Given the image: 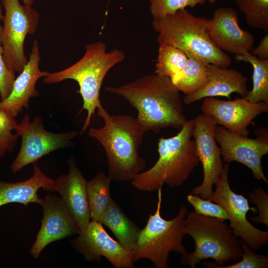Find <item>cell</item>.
<instances>
[{
	"label": "cell",
	"mask_w": 268,
	"mask_h": 268,
	"mask_svg": "<svg viewBox=\"0 0 268 268\" xmlns=\"http://www.w3.org/2000/svg\"><path fill=\"white\" fill-rule=\"evenodd\" d=\"M229 170V163H225L215 190L208 200L225 209L234 234L251 249L258 251L268 244V232L255 227L248 220L247 212L251 210L256 214L257 209L250 207L248 200L242 194L231 190L228 181Z\"/></svg>",
	"instance_id": "9c48e42d"
},
{
	"label": "cell",
	"mask_w": 268,
	"mask_h": 268,
	"mask_svg": "<svg viewBox=\"0 0 268 268\" xmlns=\"http://www.w3.org/2000/svg\"><path fill=\"white\" fill-rule=\"evenodd\" d=\"M238 15L231 7L216 9L209 21V33L213 42L222 51L235 56L250 52L255 38L238 24Z\"/></svg>",
	"instance_id": "2e32d148"
},
{
	"label": "cell",
	"mask_w": 268,
	"mask_h": 268,
	"mask_svg": "<svg viewBox=\"0 0 268 268\" xmlns=\"http://www.w3.org/2000/svg\"><path fill=\"white\" fill-rule=\"evenodd\" d=\"M183 226L186 235L194 240L195 250L182 255V265L196 268L202 260L212 259L214 262L202 264L206 268H219L241 258L242 241L224 220L193 211L187 214Z\"/></svg>",
	"instance_id": "277c9868"
},
{
	"label": "cell",
	"mask_w": 268,
	"mask_h": 268,
	"mask_svg": "<svg viewBox=\"0 0 268 268\" xmlns=\"http://www.w3.org/2000/svg\"><path fill=\"white\" fill-rule=\"evenodd\" d=\"M16 78L15 73L7 67L3 57V51L0 42V96L3 100L11 92Z\"/></svg>",
	"instance_id": "1f68e13d"
},
{
	"label": "cell",
	"mask_w": 268,
	"mask_h": 268,
	"mask_svg": "<svg viewBox=\"0 0 268 268\" xmlns=\"http://www.w3.org/2000/svg\"><path fill=\"white\" fill-rule=\"evenodd\" d=\"M194 121L193 138L202 164L203 178L201 184L194 187L191 194L208 200L213 194V185L219 180L224 165L220 148L214 138L217 125L210 117L203 114L198 115Z\"/></svg>",
	"instance_id": "7c38bea8"
},
{
	"label": "cell",
	"mask_w": 268,
	"mask_h": 268,
	"mask_svg": "<svg viewBox=\"0 0 268 268\" xmlns=\"http://www.w3.org/2000/svg\"><path fill=\"white\" fill-rule=\"evenodd\" d=\"M40 59L38 42L34 40L29 60L15 78L9 95L0 101V110L6 111L16 117L23 108L28 109L31 97L39 96V93L35 88L36 83L39 78L46 76L49 73L40 69Z\"/></svg>",
	"instance_id": "ac0fdd59"
},
{
	"label": "cell",
	"mask_w": 268,
	"mask_h": 268,
	"mask_svg": "<svg viewBox=\"0 0 268 268\" xmlns=\"http://www.w3.org/2000/svg\"><path fill=\"white\" fill-rule=\"evenodd\" d=\"M205 0H150V10L153 20L175 14L187 7L203 4Z\"/></svg>",
	"instance_id": "83f0119b"
},
{
	"label": "cell",
	"mask_w": 268,
	"mask_h": 268,
	"mask_svg": "<svg viewBox=\"0 0 268 268\" xmlns=\"http://www.w3.org/2000/svg\"><path fill=\"white\" fill-rule=\"evenodd\" d=\"M97 109L104 125L98 128H91L88 134L105 150L108 175L115 181L132 180L146 166L138 150L146 131L131 115L110 114L101 103Z\"/></svg>",
	"instance_id": "7a4b0ae2"
},
{
	"label": "cell",
	"mask_w": 268,
	"mask_h": 268,
	"mask_svg": "<svg viewBox=\"0 0 268 268\" xmlns=\"http://www.w3.org/2000/svg\"><path fill=\"white\" fill-rule=\"evenodd\" d=\"M101 223L112 231L125 249L131 252L134 249L141 229L124 213L113 199Z\"/></svg>",
	"instance_id": "44dd1931"
},
{
	"label": "cell",
	"mask_w": 268,
	"mask_h": 268,
	"mask_svg": "<svg viewBox=\"0 0 268 268\" xmlns=\"http://www.w3.org/2000/svg\"><path fill=\"white\" fill-rule=\"evenodd\" d=\"M71 244L89 262L100 261L103 257L115 268L134 267L132 252L113 239L100 222L91 220Z\"/></svg>",
	"instance_id": "5bb4252c"
},
{
	"label": "cell",
	"mask_w": 268,
	"mask_h": 268,
	"mask_svg": "<svg viewBox=\"0 0 268 268\" xmlns=\"http://www.w3.org/2000/svg\"><path fill=\"white\" fill-rule=\"evenodd\" d=\"M105 42L99 41L86 46L83 56L76 63L63 70L49 72L43 81L46 84L57 83L66 79H73L78 84L79 93L83 100L80 111H87V116L81 133L89 127L95 110L101 103L100 91L107 72L116 65L123 62L125 56L119 49L107 52Z\"/></svg>",
	"instance_id": "8992f818"
},
{
	"label": "cell",
	"mask_w": 268,
	"mask_h": 268,
	"mask_svg": "<svg viewBox=\"0 0 268 268\" xmlns=\"http://www.w3.org/2000/svg\"><path fill=\"white\" fill-rule=\"evenodd\" d=\"M209 19L196 16L185 8L175 14L153 20L152 27L158 33L159 45L176 47L186 55H192L205 64L227 67L231 59L211 39L209 33Z\"/></svg>",
	"instance_id": "5b68a950"
},
{
	"label": "cell",
	"mask_w": 268,
	"mask_h": 268,
	"mask_svg": "<svg viewBox=\"0 0 268 268\" xmlns=\"http://www.w3.org/2000/svg\"><path fill=\"white\" fill-rule=\"evenodd\" d=\"M245 15L247 24L252 27L268 31V0H234Z\"/></svg>",
	"instance_id": "484cf974"
},
{
	"label": "cell",
	"mask_w": 268,
	"mask_h": 268,
	"mask_svg": "<svg viewBox=\"0 0 268 268\" xmlns=\"http://www.w3.org/2000/svg\"><path fill=\"white\" fill-rule=\"evenodd\" d=\"M2 18H3V15L2 14L1 4L0 3V33L1 32V30L2 28V26L0 24V21L2 19Z\"/></svg>",
	"instance_id": "e575fe53"
},
{
	"label": "cell",
	"mask_w": 268,
	"mask_h": 268,
	"mask_svg": "<svg viewBox=\"0 0 268 268\" xmlns=\"http://www.w3.org/2000/svg\"><path fill=\"white\" fill-rule=\"evenodd\" d=\"M158 201L155 212L149 215L144 228L140 230L136 245L132 251L134 263L140 259L151 261L156 268H167L170 252L181 255L187 252L182 242L186 235L183 221L188 213L186 205L181 206L177 215L166 220L160 213L162 188L158 190Z\"/></svg>",
	"instance_id": "52a82bcc"
},
{
	"label": "cell",
	"mask_w": 268,
	"mask_h": 268,
	"mask_svg": "<svg viewBox=\"0 0 268 268\" xmlns=\"http://www.w3.org/2000/svg\"><path fill=\"white\" fill-rule=\"evenodd\" d=\"M235 59L249 63L253 68V88L245 98L251 102L268 104V59L259 60L250 52L236 55Z\"/></svg>",
	"instance_id": "cb8c5ba5"
},
{
	"label": "cell",
	"mask_w": 268,
	"mask_h": 268,
	"mask_svg": "<svg viewBox=\"0 0 268 268\" xmlns=\"http://www.w3.org/2000/svg\"><path fill=\"white\" fill-rule=\"evenodd\" d=\"M23 3L25 5H31L33 4L34 0H22Z\"/></svg>",
	"instance_id": "836d02e7"
},
{
	"label": "cell",
	"mask_w": 268,
	"mask_h": 268,
	"mask_svg": "<svg viewBox=\"0 0 268 268\" xmlns=\"http://www.w3.org/2000/svg\"><path fill=\"white\" fill-rule=\"evenodd\" d=\"M110 0H108V2H109Z\"/></svg>",
	"instance_id": "8d00e7d4"
},
{
	"label": "cell",
	"mask_w": 268,
	"mask_h": 268,
	"mask_svg": "<svg viewBox=\"0 0 268 268\" xmlns=\"http://www.w3.org/2000/svg\"><path fill=\"white\" fill-rule=\"evenodd\" d=\"M205 71L208 81L201 89L186 95L184 103L192 104L205 97L224 96L231 98L232 93H237L245 97L248 92V79L241 72L227 67H221L212 64L205 65Z\"/></svg>",
	"instance_id": "d6986e66"
},
{
	"label": "cell",
	"mask_w": 268,
	"mask_h": 268,
	"mask_svg": "<svg viewBox=\"0 0 268 268\" xmlns=\"http://www.w3.org/2000/svg\"><path fill=\"white\" fill-rule=\"evenodd\" d=\"M68 172L62 174L54 180L55 191L61 196L72 219L80 232L84 231L91 219L86 185L75 159L71 156L67 161Z\"/></svg>",
	"instance_id": "e0dca14e"
},
{
	"label": "cell",
	"mask_w": 268,
	"mask_h": 268,
	"mask_svg": "<svg viewBox=\"0 0 268 268\" xmlns=\"http://www.w3.org/2000/svg\"><path fill=\"white\" fill-rule=\"evenodd\" d=\"M34 173L28 180L16 183L0 180V207L10 203H20L27 205L30 203L40 204L39 189L55 192L54 180L47 177L37 163H33Z\"/></svg>",
	"instance_id": "ffe728a7"
},
{
	"label": "cell",
	"mask_w": 268,
	"mask_h": 268,
	"mask_svg": "<svg viewBox=\"0 0 268 268\" xmlns=\"http://www.w3.org/2000/svg\"><path fill=\"white\" fill-rule=\"evenodd\" d=\"M188 60L183 69L170 79L179 91L185 95L195 92L208 83L205 65L196 56L187 55Z\"/></svg>",
	"instance_id": "603a6c76"
},
{
	"label": "cell",
	"mask_w": 268,
	"mask_h": 268,
	"mask_svg": "<svg viewBox=\"0 0 268 268\" xmlns=\"http://www.w3.org/2000/svg\"><path fill=\"white\" fill-rule=\"evenodd\" d=\"M187 200L194 208V211L199 214L214 217L224 221L228 219L226 211L219 204L191 194L187 196Z\"/></svg>",
	"instance_id": "f1b7e54d"
},
{
	"label": "cell",
	"mask_w": 268,
	"mask_h": 268,
	"mask_svg": "<svg viewBox=\"0 0 268 268\" xmlns=\"http://www.w3.org/2000/svg\"><path fill=\"white\" fill-rule=\"evenodd\" d=\"M1 3L5 11L0 33L3 59L10 70L20 73L28 61L24 51L25 39L35 32L39 15L19 0H1Z\"/></svg>",
	"instance_id": "ba28073f"
},
{
	"label": "cell",
	"mask_w": 268,
	"mask_h": 268,
	"mask_svg": "<svg viewBox=\"0 0 268 268\" xmlns=\"http://www.w3.org/2000/svg\"><path fill=\"white\" fill-rule=\"evenodd\" d=\"M207 0L210 4H213L215 3L217 0Z\"/></svg>",
	"instance_id": "d590c367"
},
{
	"label": "cell",
	"mask_w": 268,
	"mask_h": 268,
	"mask_svg": "<svg viewBox=\"0 0 268 268\" xmlns=\"http://www.w3.org/2000/svg\"><path fill=\"white\" fill-rule=\"evenodd\" d=\"M251 202L255 203L258 215L251 217L250 219L255 223L263 224L268 226V195L261 187L256 188L253 192L248 194Z\"/></svg>",
	"instance_id": "4dcf8cb0"
},
{
	"label": "cell",
	"mask_w": 268,
	"mask_h": 268,
	"mask_svg": "<svg viewBox=\"0 0 268 268\" xmlns=\"http://www.w3.org/2000/svg\"><path fill=\"white\" fill-rule=\"evenodd\" d=\"M250 53L259 60L268 59V34L265 35L260 41L259 45L253 48Z\"/></svg>",
	"instance_id": "d6a6232c"
},
{
	"label": "cell",
	"mask_w": 268,
	"mask_h": 268,
	"mask_svg": "<svg viewBox=\"0 0 268 268\" xmlns=\"http://www.w3.org/2000/svg\"><path fill=\"white\" fill-rule=\"evenodd\" d=\"M255 133L256 138H250L217 125L214 138L220 146L223 162L234 161L244 164L252 171L255 179L262 180L268 185L262 159L268 153V131L264 128H260L255 130Z\"/></svg>",
	"instance_id": "8fae6325"
},
{
	"label": "cell",
	"mask_w": 268,
	"mask_h": 268,
	"mask_svg": "<svg viewBox=\"0 0 268 268\" xmlns=\"http://www.w3.org/2000/svg\"><path fill=\"white\" fill-rule=\"evenodd\" d=\"M188 58L180 49L167 45H160L155 73L172 77L186 65Z\"/></svg>",
	"instance_id": "d4e9b609"
},
{
	"label": "cell",
	"mask_w": 268,
	"mask_h": 268,
	"mask_svg": "<svg viewBox=\"0 0 268 268\" xmlns=\"http://www.w3.org/2000/svg\"><path fill=\"white\" fill-rule=\"evenodd\" d=\"M111 180L104 171H100L87 183V194L92 221L101 223L113 199L110 193Z\"/></svg>",
	"instance_id": "7402d4cb"
},
{
	"label": "cell",
	"mask_w": 268,
	"mask_h": 268,
	"mask_svg": "<svg viewBox=\"0 0 268 268\" xmlns=\"http://www.w3.org/2000/svg\"><path fill=\"white\" fill-rule=\"evenodd\" d=\"M15 132L21 137V144L11 165L14 173L52 151L70 147L71 139L78 134L73 130L60 133L49 132L44 129L40 116H35L31 122L27 114L18 124Z\"/></svg>",
	"instance_id": "30bf717a"
},
{
	"label": "cell",
	"mask_w": 268,
	"mask_h": 268,
	"mask_svg": "<svg viewBox=\"0 0 268 268\" xmlns=\"http://www.w3.org/2000/svg\"><path fill=\"white\" fill-rule=\"evenodd\" d=\"M41 199L43 217L30 250L34 258H38L50 243L80 232L61 197L48 195Z\"/></svg>",
	"instance_id": "9a60e30c"
},
{
	"label": "cell",
	"mask_w": 268,
	"mask_h": 268,
	"mask_svg": "<svg viewBox=\"0 0 268 268\" xmlns=\"http://www.w3.org/2000/svg\"><path fill=\"white\" fill-rule=\"evenodd\" d=\"M201 109L202 114L210 117L216 125L248 136V126L253 123L257 116L268 111V104L251 102L245 97L233 100L205 97Z\"/></svg>",
	"instance_id": "4fadbf2b"
},
{
	"label": "cell",
	"mask_w": 268,
	"mask_h": 268,
	"mask_svg": "<svg viewBox=\"0 0 268 268\" xmlns=\"http://www.w3.org/2000/svg\"><path fill=\"white\" fill-rule=\"evenodd\" d=\"M18 123L15 117L4 111L0 110V158L4 157L7 152L14 150L19 135L13 134Z\"/></svg>",
	"instance_id": "4316f807"
},
{
	"label": "cell",
	"mask_w": 268,
	"mask_h": 268,
	"mask_svg": "<svg viewBox=\"0 0 268 268\" xmlns=\"http://www.w3.org/2000/svg\"><path fill=\"white\" fill-rule=\"evenodd\" d=\"M194 127V119L187 120L175 135L159 138L157 161L132 180L133 187L153 192L164 184L170 188L182 185L200 163L195 141L192 139Z\"/></svg>",
	"instance_id": "3957f363"
},
{
	"label": "cell",
	"mask_w": 268,
	"mask_h": 268,
	"mask_svg": "<svg viewBox=\"0 0 268 268\" xmlns=\"http://www.w3.org/2000/svg\"><path fill=\"white\" fill-rule=\"evenodd\" d=\"M242 259L234 264L220 267L219 268H267L268 257L263 254H258L247 245L242 243Z\"/></svg>",
	"instance_id": "f546056e"
},
{
	"label": "cell",
	"mask_w": 268,
	"mask_h": 268,
	"mask_svg": "<svg viewBox=\"0 0 268 268\" xmlns=\"http://www.w3.org/2000/svg\"><path fill=\"white\" fill-rule=\"evenodd\" d=\"M105 91L125 99L137 111V122L155 134L168 128L181 130L186 122L179 91L170 78L151 74Z\"/></svg>",
	"instance_id": "6da1fadb"
}]
</instances>
